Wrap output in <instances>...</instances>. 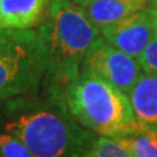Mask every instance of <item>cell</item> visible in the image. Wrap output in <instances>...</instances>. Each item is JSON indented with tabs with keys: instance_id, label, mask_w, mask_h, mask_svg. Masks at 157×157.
Returning a JSON list of instances; mask_svg holds the SVG:
<instances>
[{
	"instance_id": "1",
	"label": "cell",
	"mask_w": 157,
	"mask_h": 157,
	"mask_svg": "<svg viewBox=\"0 0 157 157\" xmlns=\"http://www.w3.org/2000/svg\"><path fill=\"white\" fill-rule=\"evenodd\" d=\"M0 130L18 137L33 157H82L98 137L73 119L62 98L42 89L0 102Z\"/></svg>"
},
{
	"instance_id": "2",
	"label": "cell",
	"mask_w": 157,
	"mask_h": 157,
	"mask_svg": "<svg viewBox=\"0 0 157 157\" xmlns=\"http://www.w3.org/2000/svg\"><path fill=\"white\" fill-rule=\"evenodd\" d=\"M36 29L45 66L42 90L62 98L63 89L80 76L82 60L101 32L80 6L66 0H51L47 21Z\"/></svg>"
},
{
	"instance_id": "3",
	"label": "cell",
	"mask_w": 157,
	"mask_h": 157,
	"mask_svg": "<svg viewBox=\"0 0 157 157\" xmlns=\"http://www.w3.org/2000/svg\"><path fill=\"white\" fill-rule=\"evenodd\" d=\"M62 100L73 119L98 136L117 139L139 126L128 96L89 73H80L70 82Z\"/></svg>"
},
{
	"instance_id": "4",
	"label": "cell",
	"mask_w": 157,
	"mask_h": 157,
	"mask_svg": "<svg viewBox=\"0 0 157 157\" xmlns=\"http://www.w3.org/2000/svg\"><path fill=\"white\" fill-rule=\"evenodd\" d=\"M45 66L37 29L0 26V102L38 93Z\"/></svg>"
},
{
	"instance_id": "5",
	"label": "cell",
	"mask_w": 157,
	"mask_h": 157,
	"mask_svg": "<svg viewBox=\"0 0 157 157\" xmlns=\"http://www.w3.org/2000/svg\"><path fill=\"white\" fill-rule=\"evenodd\" d=\"M80 73L97 76L128 94L143 70L136 58L111 46L101 36L86 52Z\"/></svg>"
},
{
	"instance_id": "6",
	"label": "cell",
	"mask_w": 157,
	"mask_h": 157,
	"mask_svg": "<svg viewBox=\"0 0 157 157\" xmlns=\"http://www.w3.org/2000/svg\"><path fill=\"white\" fill-rule=\"evenodd\" d=\"M101 36L111 46L137 59L156 37L153 9L148 6L122 21L104 28Z\"/></svg>"
},
{
	"instance_id": "7",
	"label": "cell",
	"mask_w": 157,
	"mask_h": 157,
	"mask_svg": "<svg viewBox=\"0 0 157 157\" xmlns=\"http://www.w3.org/2000/svg\"><path fill=\"white\" fill-rule=\"evenodd\" d=\"M51 0H0V26L36 29L50 14Z\"/></svg>"
},
{
	"instance_id": "8",
	"label": "cell",
	"mask_w": 157,
	"mask_h": 157,
	"mask_svg": "<svg viewBox=\"0 0 157 157\" xmlns=\"http://www.w3.org/2000/svg\"><path fill=\"white\" fill-rule=\"evenodd\" d=\"M127 96L137 123L157 132V73L143 71Z\"/></svg>"
},
{
	"instance_id": "9",
	"label": "cell",
	"mask_w": 157,
	"mask_h": 157,
	"mask_svg": "<svg viewBox=\"0 0 157 157\" xmlns=\"http://www.w3.org/2000/svg\"><path fill=\"white\" fill-rule=\"evenodd\" d=\"M151 0H89L82 4L85 14L98 30L122 21L149 6Z\"/></svg>"
},
{
	"instance_id": "10",
	"label": "cell",
	"mask_w": 157,
	"mask_h": 157,
	"mask_svg": "<svg viewBox=\"0 0 157 157\" xmlns=\"http://www.w3.org/2000/svg\"><path fill=\"white\" fill-rule=\"evenodd\" d=\"M134 157H157V132L137 126L135 130L115 139Z\"/></svg>"
},
{
	"instance_id": "11",
	"label": "cell",
	"mask_w": 157,
	"mask_h": 157,
	"mask_svg": "<svg viewBox=\"0 0 157 157\" xmlns=\"http://www.w3.org/2000/svg\"><path fill=\"white\" fill-rule=\"evenodd\" d=\"M82 157H134L115 139L98 136L94 144Z\"/></svg>"
},
{
	"instance_id": "12",
	"label": "cell",
	"mask_w": 157,
	"mask_h": 157,
	"mask_svg": "<svg viewBox=\"0 0 157 157\" xmlns=\"http://www.w3.org/2000/svg\"><path fill=\"white\" fill-rule=\"evenodd\" d=\"M0 157H33V155L18 137L0 130Z\"/></svg>"
},
{
	"instance_id": "13",
	"label": "cell",
	"mask_w": 157,
	"mask_h": 157,
	"mask_svg": "<svg viewBox=\"0 0 157 157\" xmlns=\"http://www.w3.org/2000/svg\"><path fill=\"white\" fill-rule=\"evenodd\" d=\"M137 62L144 72L157 73V37L152 39L145 50L139 55Z\"/></svg>"
},
{
	"instance_id": "14",
	"label": "cell",
	"mask_w": 157,
	"mask_h": 157,
	"mask_svg": "<svg viewBox=\"0 0 157 157\" xmlns=\"http://www.w3.org/2000/svg\"><path fill=\"white\" fill-rule=\"evenodd\" d=\"M66 2H71V3H75L77 6H82V4H85L86 2H89V0H66Z\"/></svg>"
},
{
	"instance_id": "15",
	"label": "cell",
	"mask_w": 157,
	"mask_h": 157,
	"mask_svg": "<svg viewBox=\"0 0 157 157\" xmlns=\"http://www.w3.org/2000/svg\"><path fill=\"white\" fill-rule=\"evenodd\" d=\"M153 9V21H155V29H156V37H157V9L156 8H152Z\"/></svg>"
},
{
	"instance_id": "16",
	"label": "cell",
	"mask_w": 157,
	"mask_h": 157,
	"mask_svg": "<svg viewBox=\"0 0 157 157\" xmlns=\"http://www.w3.org/2000/svg\"><path fill=\"white\" fill-rule=\"evenodd\" d=\"M149 6H151L152 8H156V9H157V0H151Z\"/></svg>"
}]
</instances>
